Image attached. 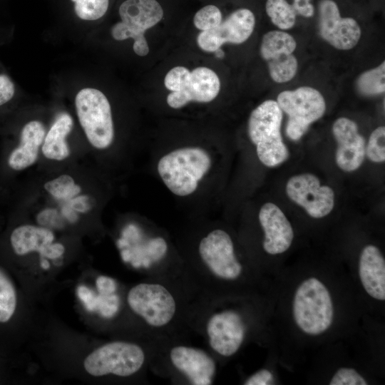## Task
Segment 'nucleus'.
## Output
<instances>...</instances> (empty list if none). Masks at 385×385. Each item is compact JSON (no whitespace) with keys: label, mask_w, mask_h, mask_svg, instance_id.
I'll return each mask as SVG.
<instances>
[{"label":"nucleus","mask_w":385,"mask_h":385,"mask_svg":"<svg viewBox=\"0 0 385 385\" xmlns=\"http://www.w3.org/2000/svg\"><path fill=\"white\" fill-rule=\"evenodd\" d=\"M211 157L203 148L194 146L174 149L158 160V175L167 188L178 197L194 193L199 182L211 167Z\"/></svg>","instance_id":"f257e3e1"},{"label":"nucleus","mask_w":385,"mask_h":385,"mask_svg":"<svg viewBox=\"0 0 385 385\" xmlns=\"http://www.w3.org/2000/svg\"><path fill=\"white\" fill-rule=\"evenodd\" d=\"M282 111L277 101L267 100L255 108L248 120V135L256 146L260 162L275 167L289 157V150L280 132Z\"/></svg>","instance_id":"f03ea898"},{"label":"nucleus","mask_w":385,"mask_h":385,"mask_svg":"<svg viewBox=\"0 0 385 385\" xmlns=\"http://www.w3.org/2000/svg\"><path fill=\"white\" fill-rule=\"evenodd\" d=\"M76 115L90 145L96 150L108 149L114 140V125L110 103L99 90L83 88L75 98Z\"/></svg>","instance_id":"7ed1b4c3"},{"label":"nucleus","mask_w":385,"mask_h":385,"mask_svg":"<svg viewBox=\"0 0 385 385\" xmlns=\"http://www.w3.org/2000/svg\"><path fill=\"white\" fill-rule=\"evenodd\" d=\"M333 304L329 290L319 279L310 277L297 288L293 301V316L305 333L318 335L332 324Z\"/></svg>","instance_id":"20e7f679"},{"label":"nucleus","mask_w":385,"mask_h":385,"mask_svg":"<svg viewBox=\"0 0 385 385\" xmlns=\"http://www.w3.org/2000/svg\"><path fill=\"white\" fill-rule=\"evenodd\" d=\"M118 13L121 21L113 26V38L117 41L133 38L135 54L146 56L149 46L144 34L162 19V6L156 0H125L120 4Z\"/></svg>","instance_id":"39448f33"},{"label":"nucleus","mask_w":385,"mask_h":385,"mask_svg":"<svg viewBox=\"0 0 385 385\" xmlns=\"http://www.w3.org/2000/svg\"><path fill=\"white\" fill-rule=\"evenodd\" d=\"M277 103L288 115L286 133L294 141L299 140L309 125L321 118L326 111L322 93L309 86L284 91L277 96Z\"/></svg>","instance_id":"423d86ee"},{"label":"nucleus","mask_w":385,"mask_h":385,"mask_svg":"<svg viewBox=\"0 0 385 385\" xmlns=\"http://www.w3.org/2000/svg\"><path fill=\"white\" fill-rule=\"evenodd\" d=\"M145 359V353L138 344L116 341L107 343L89 354L83 361V366L94 376L111 374L129 376L141 369Z\"/></svg>","instance_id":"0eeeda50"},{"label":"nucleus","mask_w":385,"mask_h":385,"mask_svg":"<svg viewBox=\"0 0 385 385\" xmlns=\"http://www.w3.org/2000/svg\"><path fill=\"white\" fill-rule=\"evenodd\" d=\"M127 302L134 313L153 327L167 325L176 312V302L171 292L157 283L135 285L128 291Z\"/></svg>","instance_id":"6e6552de"},{"label":"nucleus","mask_w":385,"mask_h":385,"mask_svg":"<svg viewBox=\"0 0 385 385\" xmlns=\"http://www.w3.org/2000/svg\"><path fill=\"white\" fill-rule=\"evenodd\" d=\"M198 253L205 265L217 277L234 280L242 272L234 245L229 234L221 229L209 232L200 241Z\"/></svg>","instance_id":"1a4fd4ad"},{"label":"nucleus","mask_w":385,"mask_h":385,"mask_svg":"<svg viewBox=\"0 0 385 385\" xmlns=\"http://www.w3.org/2000/svg\"><path fill=\"white\" fill-rule=\"evenodd\" d=\"M297 43L289 34L282 31H270L262 38L260 55L267 63L272 79L276 83L291 81L297 73L298 62L293 52Z\"/></svg>","instance_id":"9d476101"},{"label":"nucleus","mask_w":385,"mask_h":385,"mask_svg":"<svg viewBox=\"0 0 385 385\" xmlns=\"http://www.w3.org/2000/svg\"><path fill=\"white\" fill-rule=\"evenodd\" d=\"M287 196L302 207L314 218H322L331 212L334 206V192L312 173L291 177L286 185Z\"/></svg>","instance_id":"9b49d317"},{"label":"nucleus","mask_w":385,"mask_h":385,"mask_svg":"<svg viewBox=\"0 0 385 385\" xmlns=\"http://www.w3.org/2000/svg\"><path fill=\"white\" fill-rule=\"evenodd\" d=\"M255 26L253 13L247 9H240L217 26L201 31L197 36V43L206 52H215L225 43L240 44L249 38Z\"/></svg>","instance_id":"f8f14e48"},{"label":"nucleus","mask_w":385,"mask_h":385,"mask_svg":"<svg viewBox=\"0 0 385 385\" xmlns=\"http://www.w3.org/2000/svg\"><path fill=\"white\" fill-rule=\"evenodd\" d=\"M319 34L335 48L349 50L361 38V29L355 19L342 18L337 4L332 0H321L319 4Z\"/></svg>","instance_id":"ddd939ff"},{"label":"nucleus","mask_w":385,"mask_h":385,"mask_svg":"<svg viewBox=\"0 0 385 385\" xmlns=\"http://www.w3.org/2000/svg\"><path fill=\"white\" fill-rule=\"evenodd\" d=\"M245 330L241 316L232 310L212 314L206 324L210 347L223 356H230L237 351L244 340Z\"/></svg>","instance_id":"4468645a"},{"label":"nucleus","mask_w":385,"mask_h":385,"mask_svg":"<svg viewBox=\"0 0 385 385\" xmlns=\"http://www.w3.org/2000/svg\"><path fill=\"white\" fill-rule=\"evenodd\" d=\"M337 141L335 161L337 166L346 172H352L362 164L366 146L364 137L359 133L357 124L347 118H339L332 126Z\"/></svg>","instance_id":"2eb2a0df"},{"label":"nucleus","mask_w":385,"mask_h":385,"mask_svg":"<svg viewBox=\"0 0 385 385\" xmlns=\"http://www.w3.org/2000/svg\"><path fill=\"white\" fill-rule=\"evenodd\" d=\"M220 89V81L212 69L200 66L190 71L183 87L167 96L168 105L174 109L180 108L190 102L208 103L214 100Z\"/></svg>","instance_id":"dca6fc26"},{"label":"nucleus","mask_w":385,"mask_h":385,"mask_svg":"<svg viewBox=\"0 0 385 385\" xmlns=\"http://www.w3.org/2000/svg\"><path fill=\"white\" fill-rule=\"evenodd\" d=\"M171 363L194 385L211 384L215 374L213 359L205 351L188 346H174L170 352Z\"/></svg>","instance_id":"f3484780"},{"label":"nucleus","mask_w":385,"mask_h":385,"mask_svg":"<svg viewBox=\"0 0 385 385\" xmlns=\"http://www.w3.org/2000/svg\"><path fill=\"white\" fill-rule=\"evenodd\" d=\"M259 221L265 233L263 248L270 255L287 251L293 240L292 227L281 209L267 202L259 212Z\"/></svg>","instance_id":"a211bd4d"},{"label":"nucleus","mask_w":385,"mask_h":385,"mask_svg":"<svg viewBox=\"0 0 385 385\" xmlns=\"http://www.w3.org/2000/svg\"><path fill=\"white\" fill-rule=\"evenodd\" d=\"M55 240L53 232L48 227L29 223L13 225L6 235L8 248L19 257L38 252L41 256Z\"/></svg>","instance_id":"6ab92c4d"},{"label":"nucleus","mask_w":385,"mask_h":385,"mask_svg":"<svg viewBox=\"0 0 385 385\" xmlns=\"http://www.w3.org/2000/svg\"><path fill=\"white\" fill-rule=\"evenodd\" d=\"M359 274L368 294L374 299H385V260L374 245L366 246L360 255Z\"/></svg>","instance_id":"aec40b11"},{"label":"nucleus","mask_w":385,"mask_h":385,"mask_svg":"<svg viewBox=\"0 0 385 385\" xmlns=\"http://www.w3.org/2000/svg\"><path fill=\"white\" fill-rule=\"evenodd\" d=\"M73 121L66 113H60L46 133L41 153L44 158L55 162H62L69 158L71 151L66 138L72 130Z\"/></svg>","instance_id":"412c9836"},{"label":"nucleus","mask_w":385,"mask_h":385,"mask_svg":"<svg viewBox=\"0 0 385 385\" xmlns=\"http://www.w3.org/2000/svg\"><path fill=\"white\" fill-rule=\"evenodd\" d=\"M45 192L55 201L68 204L81 194L82 186L68 173H63L46 181L43 185Z\"/></svg>","instance_id":"4be33fe9"},{"label":"nucleus","mask_w":385,"mask_h":385,"mask_svg":"<svg viewBox=\"0 0 385 385\" xmlns=\"http://www.w3.org/2000/svg\"><path fill=\"white\" fill-rule=\"evenodd\" d=\"M266 12L272 22L280 29H289L295 24L297 14L286 0H267Z\"/></svg>","instance_id":"5701e85b"},{"label":"nucleus","mask_w":385,"mask_h":385,"mask_svg":"<svg viewBox=\"0 0 385 385\" xmlns=\"http://www.w3.org/2000/svg\"><path fill=\"white\" fill-rule=\"evenodd\" d=\"M385 62L378 67L364 72L358 78L356 85L359 91L368 96L377 95L385 91Z\"/></svg>","instance_id":"b1692460"},{"label":"nucleus","mask_w":385,"mask_h":385,"mask_svg":"<svg viewBox=\"0 0 385 385\" xmlns=\"http://www.w3.org/2000/svg\"><path fill=\"white\" fill-rule=\"evenodd\" d=\"M76 16L83 20L94 21L103 17L109 6V0H71Z\"/></svg>","instance_id":"393cba45"},{"label":"nucleus","mask_w":385,"mask_h":385,"mask_svg":"<svg viewBox=\"0 0 385 385\" xmlns=\"http://www.w3.org/2000/svg\"><path fill=\"white\" fill-rule=\"evenodd\" d=\"M222 22V13L214 5H207L200 9L193 18L195 26L203 31L217 26Z\"/></svg>","instance_id":"a878e982"},{"label":"nucleus","mask_w":385,"mask_h":385,"mask_svg":"<svg viewBox=\"0 0 385 385\" xmlns=\"http://www.w3.org/2000/svg\"><path fill=\"white\" fill-rule=\"evenodd\" d=\"M368 158L374 163L385 160V127L379 126L370 135L366 148Z\"/></svg>","instance_id":"bb28decb"},{"label":"nucleus","mask_w":385,"mask_h":385,"mask_svg":"<svg viewBox=\"0 0 385 385\" xmlns=\"http://www.w3.org/2000/svg\"><path fill=\"white\" fill-rule=\"evenodd\" d=\"M190 71L185 67L178 66L170 69L165 76L164 85L170 92L179 91L190 76Z\"/></svg>","instance_id":"cd10ccee"},{"label":"nucleus","mask_w":385,"mask_h":385,"mask_svg":"<svg viewBox=\"0 0 385 385\" xmlns=\"http://www.w3.org/2000/svg\"><path fill=\"white\" fill-rule=\"evenodd\" d=\"M330 385H366V380L351 368L338 369L329 382Z\"/></svg>","instance_id":"c85d7f7f"},{"label":"nucleus","mask_w":385,"mask_h":385,"mask_svg":"<svg viewBox=\"0 0 385 385\" xmlns=\"http://www.w3.org/2000/svg\"><path fill=\"white\" fill-rule=\"evenodd\" d=\"M168 250L165 240L160 237L150 239L145 247L147 255L154 261L160 260Z\"/></svg>","instance_id":"c756f323"},{"label":"nucleus","mask_w":385,"mask_h":385,"mask_svg":"<svg viewBox=\"0 0 385 385\" xmlns=\"http://www.w3.org/2000/svg\"><path fill=\"white\" fill-rule=\"evenodd\" d=\"M105 317H110L118 309V299L115 295H101L96 297V307Z\"/></svg>","instance_id":"7c9ffc66"},{"label":"nucleus","mask_w":385,"mask_h":385,"mask_svg":"<svg viewBox=\"0 0 385 385\" xmlns=\"http://www.w3.org/2000/svg\"><path fill=\"white\" fill-rule=\"evenodd\" d=\"M15 86L6 74H0V107L7 104L14 96Z\"/></svg>","instance_id":"2f4dec72"},{"label":"nucleus","mask_w":385,"mask_h":385,"mask_svg":"<svg viewBox=\"0 0 385 385\" xmlns=\"http://www.w3.org/2000/svg\"><path fill=\"white\" fill-rule=\"evenodd\" d=\"M273 382L272 374L267 369H261L250 376L244 383L245 385H267Z\"/></svg>","instance_id":"473e14b6"},{"label":"nucleus","mask_w":385,"mask_h":385,"mask_svg":"<svg viewBox=\"0 0 385 385\" xmlns=\"http://www.w3.org/2000/svg\"><path fill=\"white\" fill-rule=\"evenodd\" d=\"M96 287L101 295L113 294L116 289L115 282L111 277L100 276L97 278Z\"/></svg>","instance_id":"72a5a7b5"},{"label":"nucleus","mask_w":385,"mask_h":385,"mask_svg":"<svg viewBox=\"0 0 385 385\" xmlns=\"http://www.w3.org/2000/svg\"><path fill=\"white\" fill-rule=\"evenodd\" d=\"M77 292L78 297L88 310L92 311L96 307V297L91 290L85 286H80Z\"/></svg>","instance_id":"f704fd0d"},{"label":"nucleus","mask_w":385,"mask_h":385,"mask_svg":"<svg viewBox=\"0 0 385 385\" xmlns=\"http://www.w3.org/2000/svg\"><path fill=\"white\" fill-rule=\"evenodd\" d=\"M310 0H294L292 4L297 14L304 17H310L314 14V6L309 3Z\"/></svg>","instance_id":"c9c22d12"},{"label":"nucleus","mask_w":385,"mask_h":385,"mask_svg":"<svg viewBox=\"0 0 385 385\" xmlns=\"http://www.w3.org/2000/svg\"><path fill=\"white\" fill-rule=\"evenodd\" d=\"M64 252L65 247L61 243L53 242L46 248L41 257L55 260L61 257Z\"/></svg>","instance_id":"e433bc0d"},{"label":"nucleus","mask_w":385,"mask_h":385,"mask_svg":"<svg viewBox=\"0 0 385 385\" xmlns=\"http://www.w3.org/2000/svg\"><path fill=\"white\" fill-rule=\"evenodd\" d=\"M9 199V197L7 195L0 192V221L2 218V215L1 213L2 211V205L4 204H7Z\"/></svg>","instance_id":"4c0bfd02"},{"label":"nucleus","mask_w":385,"mask_h":385,"mask_svg":"<svg viewBox=\"0 0 385 385\" xmlns=\"http://www.w3.org/2000/svg\"><path fill=\"white\" fill-rule=\"evenodd\" d=\"M41 266L43 269H48L49 268L50 265H49L48 261L43 257V258H41Z\"/></svg>","instance_id":"58836bf2"},{"label":"nucleus","mask_w":385,"mask_h":385,"mask_svg":"<svg viewBox=\"0 0 385 385\" xmlns=\"http://www.w3.org/2000/svg\"><path fill=\"white\" fill-rule=\"evenodd\" d=\"M122 257L125 261H128L130 259L131 255L128 250H125L122 252Z\"/></svg>","instance_id":"ea45409f"},{"label":"nucleus","mask_w":385,"mask_h":385,"mask_svg":"<svg viewBox=\"0 0 385 385\" xmlns=\"http://www.w3.org/2000/svg\"><path fill=\"white\" fill-rule=\"evenodd\" d=\"M215 56L218 58H222L225 56L224 51L221 49V48H218L217 51H215Z\"/></svg>","instance_id":"a19ab883"},{"label":"nucleus","mask_w":385,"mask_h":385,"mask_svg":"<svg viewBox=\"0 0 385 385\" xmlns=\"http://www.w3.org/2000/svg\"><path fill=\"white\" fill-rule=\"evenodd\" d=\"M128 245V242L125 240L121 239L118 241V245L119 247H122L124 246H126Z\"/></svg>","instance_id":"79ce46f5"}]
</instances>
